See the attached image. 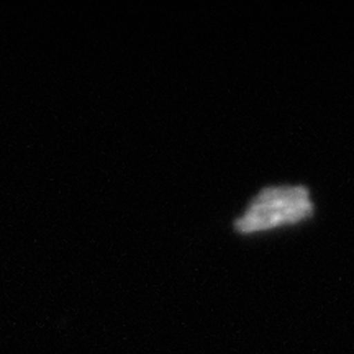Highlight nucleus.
<instances>
[{
  "instance_id": "obj_1",
  "label": "nucleus",
  "mask_w": 354,
  "mask_h": 354,
  "mask_svg": "<svg viewBox=\"0 0 354 354\" xmlns=\"http://www.w3.org/2000/svg\"><path fill=\"white\" fill-rule=\"evenodd\" d=\"M313 214L308 190L302 185L268 187L250 202L240 218L234 221L238 233L251 234L304 221Z\"/></svg>"
}]
</instances>
